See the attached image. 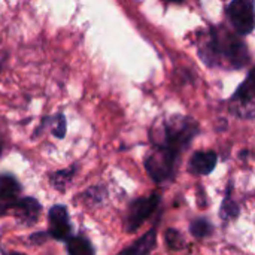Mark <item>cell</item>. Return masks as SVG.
<instances>
[{
	"label": "cell",
	"instance_id": "obj_7",
	"mask_svg": "<svg viewBox=\"0 0 255 255\" xmlns=\"http://www.w3.org/2000/svg\"><path fill=\"white\" fill-rule=\"evenodd\" d=\"M49 221V236H52L57 241H67L72 233L70 218L67 208L63 205H55L49 209L48 214Z\"/></svg>",
	"mask_w": 255,
	"mask_h": 255
},
{
	"label": "cell",
	"instance_id": "obj_12",
	"mask_svg": "<svg viewBox=\"0 0 255 255\" xmlns=\"http://www.w3.org/2000/svg\"><path fill=\"white\" fill-rule=\"evenodd\" d=\"M19 191H21V185L15 176L7 175V173L0 175V194L12 197V199H18Z\"/></svg>",
	"mask_w": 255,
	"mask_h": 255
},
{
	"label": "cell",
	"instance_id": "obj_3",
	"mask_svg": "<svg viewBox=\"0 0 255 255\" xmlns=\"http://www.w3.org/2000/svg\"><path fill=\"white\" fill-rule=\"evenodd\" d=\"M254 69H251L245 78V81L238 87L235 94L232 96L229 102V111L242 120H253L255 111V84Z\"/></svg>",
	"mask_w": 255,
	"mask_h": 255
},
{
	"label": "cell",
	"instance_id": "obj_14",
	"mask_svg": "<svg viewBox=\"0 0 255 255\" xmlns=\"http://www.w3.org/2000/svg\"><path fill=\"white\" fill-rule=\"evenodd\" d=\"M190 232L194 238L202 239L206 236H211L214 232V226L209 223V220L206 218H197L190 224Z\"/></svg>",
	"mask_w": 255,
	"mask_h": 255
},
{
	"label": "cell",
	"instance_id": "obj_15",
	"mask_svg": "<svg viewBox=\"0 0 255 255\" xmlns=\"http://www.w3.org/2000/svg\"><path fill=\"white\" fill-rule=\"evenodd\" d=\"M48 121L51 123V131L57 139H63L66 136V130H67V124H66V117L58 112L54 117L48 118Z\"/></svg>",
	"mask_w": 255,
	"mask_h": 255
},
{
	"label": "cell",
	"instance_id": "obj_17",
	"mask_svg": "<svg viewBox=\"0 0 255 255\" xmlns=\"http://www.w3.org/2000/svg\"><path fill=\"white\" fill-rule=\"evenodd\" d=\"M239 215V206L227 196L223 202V208H221V217L224 220H233Z\"/></svg>",
	"mask_w": 255,
	"mask_h": 255
},
{
	"label": "cell",
	"instance_id": "obj_21",
	"mask_svg": "<svg viewBox=\"0 0 255 255\" xmlns=\"http://www.w3.org/2000/svg\"><path fill=\"white\" fill-rule=\"evenodd\" d=\"M10 255H25V254H19V253H15V254H10Z\"/></svg>",
	"mask_w": 255,
	"mask_h": 255
},
{
	"label": "cell",
	"instance_id": "obj_16",
	"mask_svg": "<svg viewBox=\"0 0 255 255\" xmlns=\"http://www.w3.org/2000/svg\"><path fill=\"white\" fill-rule=\"evenodd\" d=\"M166 244L169 245L170 250L178 251V250H182V248H184L185 239H184V236H182L178 230L169 229V230L166 232Z\"/></svg>",
	"mask_w": 255,
	"mask_h": 255
},
{
	"label": "cell",
	"instance_id": "obj_10",
	"mask_svg": "<svg viewBox=\"0 0 255 255\" xmlns=\"http://www.w3.org/2000/svg\"><path fill=\"white\" fill-rule=\"evenodd\" d=\"M155 245H157V233L155 229H152L140 239H137L131 247L121 251L118 255H149L155 248Z\"/></svg>",
	"mask_w": 255,
	"mask_h": 255
},
{
	"label": "cell",
	"instance_id": "obj_18",
	"mask_svg": "<svg viewBox=\"0 0 255 255\" xmlns=\"http://www.w3.org/2000/svg\"><path fill=\"white\" fill-rule=\"evenodd\" d=\"M18 199H12V197H7V196H3L0 194V215H4V214H9L13 203L16 202Z\"/></svg>",
	"mask_w": 255,
	"mask_h": 255
},
{
	"label": "cell",
	"instance_id": "obj_22",
	"mask_svg": "<svg viewBox=\"0 0 255 255\" xmlns=\"http://www.w3.org/2000/svg\"><path fill=\"white\" fill-rule=\"evenodd\" d=\"M1 64H3V61H0V70H1Z\"/></svg>",
	"mask_w": 255,
	"mask_h": 255
},
{
	"label": "cell",
	"instance_id": "obj_9",
	"mask_svg": "<svg viewBox=\"0 0 255 255\" xmlns=\"http://www.w3.org/2000/svg\"><path fill=\"white\" fill-rule=\"evenodd\" d=\"M218 163V155L214 151H196L190 161H188V170L193 175H209L214 172Z\"/></svg>",
	"mask_w": 255,
	"mask_h": 255
},
{
	"label": "cell",
	"instance_id": "obj_11",
	"mask_svg": "<svg viewBox=\"0 0 255 255\" xmlns=\"http://www.w3.org/2000/svg\"><path fill=\"white\" fill-rule=\"evenodd\" d=\"M67 254L69 255H94V248L88 239L82 236H73L67 239Z\"/></svg>",
	"mask_w": 255,
	"mask_h": 255
},
{
	"label": "cell",
	"instance_id": "obj_13",
	"mask_svg": "<svg viewBox=\"0 0 255 255\" xmlns=\"http://www.w3.org/2000/svg\"><path fill=\"white\" fill-rule=\"evenodd\" d=\"M75 172H76V166H72L66 170H60V172H55L51 175V184L55 190L58 191H63L66 190V187L70 184L72 178L75 176Z\"/></svg>",
	"mask_w": 255,
	"mask_h": 255
},
{
	"label": "cell",
	"instance_id": "obj_20",
	"mask_svg": "<svg viewBox=\"0 0 255 255\" xmlns=\"http://www.w3.org/2000/svg\"><path fill=\"white\" fill-rule=\"evenodd\" d=\"M1 149H3V146H1V139H0V155H1Z\"/></svg>",
	"mask_w": 255,
	"mask_h": 255
},
{
	"label": "cell",
	"instance_id": "obj_2",
	"mask_svg": "<svg viewBox=\"0 0 255 255\" xmlns=\"http://www.w3.org/2000/svg\"><path fill=\"white\" fill-rule=\"evenodd\" d=\"M199 123L191 117L176 114L167 118H158L149 131L151 148L160 149L178 160L199 134Z\"/></svg>",
	"mask_w": 255,
	"mask_h": 255
},
{
	"label": "cell",
	"instance_id": "obj_1",
	"mask_svg": "<svg viewBox=\"0 0 255 255\" xmlns=\"http://www.w3.org/2000/svg\"><path fill=\"white\" fill-rule=\"evenodd\" d=\"M197 54L208 67L239 70L251 63L248 45L226 25H208L199 31Z\"/></svg>",
	"mask_w": 255,
	"mask_h": 255
},
{
	"label": "cell",
	"instance_id": "obj_5",
	"mask_svg": "<svg viewBox=\"0 0 255 255\" xmlns=\"http://www.w3.org/2000/svg\"><path fill=\"white\" fill-rule=\"evenodd\" d=\"M176 164H178L176 158L155 148H151L145 158L146 172L149 173L152 181H155L157 184H166V182L173 181Z\"/></svg>",
	"mask_w": 255,
	"mask_h": 255
},
{
	"label": "cell",
	"instance_id": "obj_19",
	"mask_svg": "<svg viewBox=\"0 0 255 255\" xmlns=\"http://www.w3.org/2000/svg\"><path fill=\"white\" fill-rule=\"evenodd\" d=\"M164 3H173V4H179V3H184L185 0H161Z\"/></svg>",
	"mask_w": 255,
	"mask_h": 255
},
{
	"label": "cell",
	"instance_id": "obj_6",
	"mask_svg": "<svg viewBox=\"0 0 255 255\" xmlns=\"http://www.w3.org/2000/svg\"><path fill=\"white\" fill-rule=\"evenodd\" d=\"M160 203V196L154 193L149 197H140L131 202L127 217H126V230L128 233H134L142 227V224L154 214Z\"/></svg>",
	"mask_w": 255,
	"mask_h": 255
},
{
	"label": "cell",
	"instance_id": "obj_4",
	"mask_svg": "<svg viewBox=\"0 0 255 255\" xmlns=\"http://www.w3.org/2000/svg\"><path fill=\"white\" fill-rule=\"evenodd\" d=\"M226 15L238 36H248L254 31V0H232L226 7Z\"/></svg>",
	"mask_w": 255,
	"mask_h": 255
},
{
	"label": "cell",
	"instance_id": "obj_8",
	"mask_svg": "<svg viewBox=\"0 0 255 255\" xmlns=\"http://www.w3.org/2000/svg\"><path fill=\"white\" fill-rule=\"evenodd\" d=\"M40 212H42V206L36 199L22 197V199H18L13 203L9 214L13 215V218L18 221V224H21V226H33L39 220Z\"/></svg>",
	"mask_w": 255,
	"mask_h": 255
}]
</instances>
